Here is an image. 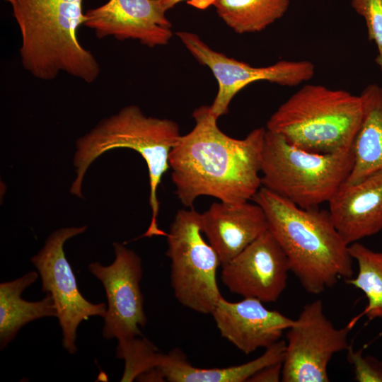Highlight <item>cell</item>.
<instances>
[{"instance_id":"d4e9b609","label":"cell","mask_w":382,"mask_h":382,"mask_svg":"<svg viewBox=\"0 0 382 382\" xmlns=\"http://www.w3.org/2000/svg\"><path fill=\"white\" fill-rule=\"evenodd\" d=\"M282 362L268 365L255 373L248 382H278L282 381Z\"/></svg>"},{"instance_id":"52a82bcc","label":"cell","mask_w":382,"mask_h":382,"mask_svg":"<svg viewBox=\"0 0 382 382\" xmlns=\"http://www.w3.org/2000/svg\"><path fill=\"white\" fill-rule=\"evenodd\" d=\"M202 233L201 213L192 207L178 210L166 236V255L176 299L194 311L211 314L222 296L216 282L221 262Z\"/></svg>"},{"instance_id":"8992f818","label":"cell","mask_w":382,"mask_h":382,"mask_svg":"<svg viewBox=\"0 0 382 382\" xmlns=\"http://www.w3.org/2000/svg\"><path fill=\"white\" fill-rule=\"evenodd\" d=\"M353 163L352 147L332 154L310 152L266 129L261 185L301 208H318L345 182Z\"/></svg>"},{"instance_id":"7a4b0ae2","label":"cell","mask_w":382,"mask_h":382,"mask_svg":"<svg viewBox=\"0 0 382 382\" xmlns=\"http://www.w3.org/2000/svg\"><path fill=\"white\" fill-rule=\"evenodd\" d=\"M252 200L267 218L268 230L285 253L290 270L309 294H318L343 278L353 277L349 245L328 211L303 209L261 187Z\"/></svg>"},{"instance_id":"4fadbf2b","label":"cell","mask_w":382,"mask_h":382,"mask_svg":"<svg viewBox=\"0 0 382 382\" xmlns=\"http://www.w3.org/2000/svg\"><path fill=\"white\" fill-rule=\"evenodd\" d=\"M83 25L99 39L134 40L153 48L173 37L172 24L156 0H108L85 12Z\"/></svg>"},{"instance_id":"5b68a950","label":"cell","mask_w":382,"mask_h":382,"mask_svg":"<svg viewBox=\"0 0 382 382\" xmlns=\"http://www.w3.org/2000/svg\"><path fill=\"white\" fill-rule=\"evenodd\" d=\"M362 115L360 96L306 84L270 116L266 129L303 150L332 154L352 147Z\"/></svg>"},{"instance_id":"ba28073f","label":"cell","mask_w":382,"mask_h":382,"mask_svg":"<svg viewBox=\"0 0 382 382\" xmlns=\"http://www.w3.org/2000/svg\"><path fill=\"white\" fill-rule=\"evenodd\" d=\"M350 328L335 327L320 299L304 305L286 335L282 381L328 382V364L335 354L347 350Z\"/></svg>"},{"instance_id":"5bb4252c","label":"cell","mask_w":382,"mask_h":382,"mask_svg":"<svg viewBox=\"0 0 382 382\" xmlns=\"http://www.w3.org/2000/svg\"><path fill=\"white\" fill-rule=\"evenodd\" d=\"M211 314L221 337L245 354L272 346L294 323L254 298L229 302L221 296Z\"/></svg>"},{"instance_id":"2e32d148","label":"cell","mask_w":382,"mask_h":382,"mask_svg":"<svg viewBox=\"0 0 382 382\" xmlns=\"http://www.w3.org/2000/svg\"><path fill=\"white\" fill-rule=\"evenodd\" d=\"M201 228L222 265L265 232L268 224L255 202L232 205L219 201L201 214Z\"/></svg>"},{"instance_id":"ffe728a7","label":"cell","mask_w":382,"mask_h":382,"mask_svg":"<svg viewBox=\"0 0 382 382\" xmlns=\"http://www.w3.org/2000/svg\"><path fill=\"white\" fill-rule=\"evenodd\" d=\"M290 0H216L218 16L238 34L260 32L281 18Z\"/></svg>"},{"instance_id":"9c48e42d","label":"cell","mask_w":382,"mask_h":382,"mask_svg":"<svg viewBox=\"0 0 382 382\" xmlns=\"http://www.w3.org/2000/svg\"><path fill=\"white\" fill-rule=\"evenodd\" d=\"M86 226L66 227L52 232L42 248L30 259L42 280V291L50 293L54 301L62 331V345L70 354L76 352V332L79 324L89 317L104 318V303H92L80 293L76 277L64 251L65 242L83 233Z\"/></svg>"},{"instance_id":"7402d4cb","label":"cell","mask_w":382,"mask_h":382,"mask_svg":"<svg viewBox=\"0 0 382 382\" xmlns=\"http://www.w3.org/2000/svg\"><path fill=\"white\" fill-rule=\"evenodd\" d=\"M159 354L156 346L144 337L137 336L118 341L116 356L125 360L121 381H132L143 373L156 368Z\"/></svg>"},{"instance_id":"603a6c76","label":"cell","mask_w":382,"mask_h":382,"mask_svg":"<svg viewBox=\"0 0 382 382\" xmlns=\"http://www.w3.org/2000/svg\"><path fill=\"white\" fill-rule=\"evenodd\" d=\"M351 4L365 20L369 39L377 47L376 62L382 71V0H352Z\"/></svg>"},{"instance_id":"3957f363","label":"cell","mask_w":382,"mask_h":382,"mask_svg":"<svg viewBox=\"0 0 382 382\" xmlns=\"http://www.w3.org/2000/svg\"><path fill=\"white\" fill-rule=\"evenodd\" d=\"M6 1L19 28V55L25 71L42 81L61 73L88 83L98 78V60L78 37L86 20L83 0Z\"/></svg>"},{"instance_id":"6da1fadb","label":"cell","mask_w":382,"mask_h":382,"mask_svg":"<svg viewBox=\"0 0 382 382\" xmlns=\"http://www.w3.org/2000/svg\"><path fill=\"white\" fill-rule=\"evenodd\" d=\"M195 126L181 135L169 156L171 179L181 204L192 207L200 196L239 205L262 187V154L266 128L244 139L231 137L217 125L210 105L194 110Z\"/></svg>"},{"instance_id":"30bf717a","label":"cell","mask_w":382,"mask_h":382,"mask_svg":"<svg viewBox=\"0 0 382 382\" xmlns=\"http://www.w3.org/2000/svg\"><path fill=\"white\" fill-rule=\"evenodd\" d=\"M175 35L195 59L211 70L217 81L218 91L210 105L216 118L228 112L234 96L250 83L267 81L294 86L310 80L315 73L314 64L308 60H280L268 66L255 67L212 50L194 33L178 31Z\"/></svg>"},{"instance_id":"44dd1931","label":"cell","mask_w":382,"mask_h":382,"mask_svg":"<svg viewBox=\"0 0 382 382\" xmlns=\"http://www.w3.org/2000/svg\"><path fill=\"white\" fill-rule=\"evenodd\" d=\"M349 251L357 262L358 273L345 282L362 291L367 299L361 316L369 320H382V252L374 251L359 242L350 244Z\"/></svg>"},{"instance_id":"7c38bea8","label":"cell","mask_w":382,"mask_h":382,"mask_svg":"<svg viewBox=\"0 0 382 382\" xmlns=\"http://www.w3.org/2000/svg\"><path fill=\"white\" fill-rule=\"evenodd\" d=\"M221 266V280L231 292L263 303L277 301L291 271L285 253L268 229Z\"/></svg>"},{"instance_id":"8fae6325","label":"cell","mask_w":382,"mask_h":382,"mask_svg":"<svg viewBox=\"0 0 382 382\" xmlns=\"http://www.w3.org/2000/svg\"><path fill=\"white\" fill-rule=\"evenodd\" d=\"M113 248L112 264L92 262L88 270L103 284L108 300L103 335L120 341L141 335L139 328L145 326L147 318L140 289L141 260L122 243H113Z\"/></svg>"},{"instance_id":"d6986e66","label":"cell","mask_w":382,"mask_h":382,"mask_svg":"<svg viewBox=\"0 0 382 382\" xmlns=\"http://www.w3.org/2000/svg\"><path fill=\"white\" fill-rule=\"evenodd\" d=\"M38 274L28 272L21 277L0 284V346L3 349L25 324L45 317H57L55 303L47 293L38 301L21 298L22 292L35 282Z\"/></svg>"},{"instance_id":"ac0fdd59","label":"cell","mask_w":382,"mask_h":382,"mask_svg":"<svg viewBox=\"0 0 382 382\" xmlns=\"http://www.w3.org/2000/svg\"><path fill=\"white\" fill-rule=\"evenodd\" d=\"M360 96L363 115L352 144L354 163L347 183L382 170V87L371 83Z\"/></svg>"},{"instance_id":"cb8c5ba5","label":"cell","mask_w":382,"mask_h":382,"mask_svg":"<svg viewBox=\"0 0 382 382\" xmlns=\"http://www.w3.org/2000/svg\"><path fill=\"white\" fill-rule=\"evenodd\" d=\"M347 352V361L354 368L356 381L382 382V361L370 355H364L362 349L354 350L350 345Z\"/></svg>"},{"instance_id":"484cf974","label":"cell","mask_w":382,"mask_h":382,"mask_svg":"<svg viewBox=\"0 0 382 382\" xmlns=\"http://www.w3.org/2000/svg\"><path fill=\"white\" fill-rule=\"evenodd\" d=\"M162 9L166 12L171 9L177 4L184 0H156ZM187 4L200 10H204L214 4L216 0H186Z\"/></svg>"},{"instance_id":"9a60e30c","label":"cell","mask_w":382,"mask_h":382,"mask_svg":"<svg viewBox=\"0 0 382 382\" xmlns=\"http://www.w3.org/2000/svg\"><path fill=\"white\" fill-rule=\"evenodd\" d=\"M331 220L347 245L382 230V170L344 183L328 202Z\"/></svg>"},{"instance_id":"277c9868","label":"cell","mask_w":382,"mask_h":382,"mask_svg":"<svg viewBox=\"0 0 382 382\" xmlns=\"http://www.w3.org/2000/svg\"><path fill=\"white\" fill-rule=\"evenodd\" d=\"M178 125L168 119L146 116L137 105L122 108L117 113L103 119L88 133L79 138L74 166L76 176L70 192L82 197V183L90 165L100 155L119 148L131 149L145 160L149 178V204L151 219L141 237L166 236L159 228L158 187L170 168L169 156L181 137Z\"/></svg>"},{"instance_id":"e0dca14e","label":"cell","mask_w":382,"mask_h":382,"mask_svg":"<svg viewBox=\"0 0 382 382\" xmlns=\"http://www.w3.org/2000/svg\"><path fill=\"white\" fill-rule=\"evenodd\" d=\"M286 341L279 340L259 357L226 368H198L192 366L184 352L175 348L167 354L160 352L157 368L166 381L170 382H244L260 369L283 362Z\"/></svg>"}]
</instances>
